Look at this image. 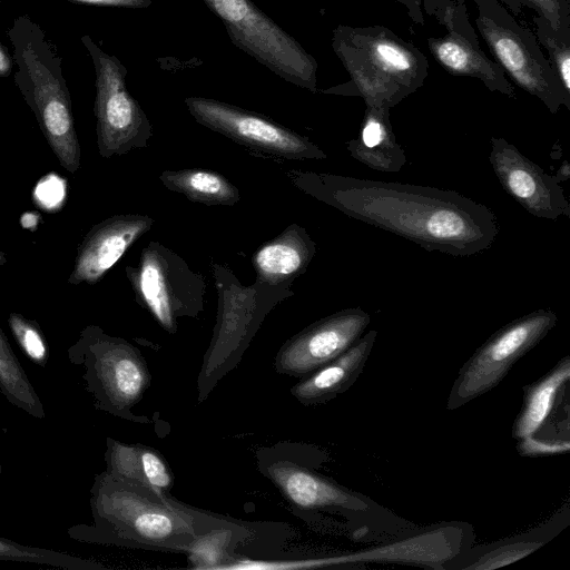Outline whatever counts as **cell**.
Returning a JSON list of instances; mask_svg holds the SVG:
<instances>
[{"label": "cell", "instance_id": "obj_1", "mask_svg": "<svg viewBox=\"0 0 570 570\" xmlns=\"http://www.w3.org/2000/svg\"><path fill=\"white\" fill-rule=\"evenodd\" d=\"M286 176L317 200L430 252L472 256L499 236L491 208L455 190L297 169Z\"/></svg>", "mask_w": 570, "mask_h": 570}, {"label": "cell", "instance_id": "obj_2", "mask_svg": "<svg viewBox=\"0 0 570 570\" xmlns=\"http://www.w3.org/2000/svg\"><path fill=\"white\" fill-rule=\"evenodd\" d=\"M92 527H75V539L151 551L187 553L197 538L185 503L166 499L108 472L90 491Z\"/></svg>", "mask_w": 570, "mask_h": 570}, {"label": "cell", "instance_id": "obj_3", "mask_svg": "<svg viewBox=\"0 0 570 570\" xmlns=\"http://www.w3.org/2000/svg\"><path fill=\"white\" fill-rule=\"evenodd\" d=\"M332 47L366 107L391 109L428 77L425 56L382 26H338Z\"/></svg>", "mask_w": 570, "mask_h": 570}, {"label": "cell", "instance_id": "obj_4", "mask_svg": "<svg viewBox=\"0 0 570 570\" xmlns=\"http://www.w3.org/2000/svg\"><path fill=\"white\" fill-rule=\"evenodd\" d=\"M9 38L17 66L16 82L59 164L75 174L80 168L81 151L60 61L28 17L14 21Z\"/></svg>", "mask_w": 570, "mask_h": 570}, {"label": "cell", "instance_id": "obj_5", "mask_svg": "<svg viewBox=\"0 0 570 570\" xmlns=\"http://www.w3.org/2000/svg\"><path fill=\"white\" fill-rule=\"evenodd\" d=\"M218 295L216 323L197 377V402L203 403L219 381L240 362L266 315L294 295L289 286L258 279L244 286L225 265L212 262Z\"/></svg>", "mask_w": 570, "mask_h": 570}, {"label": "cell", "instance_id": "obj_6", "mask_svg": "<svg viewBox=\"0 0 570 570\" xmlns=\"http://www.w3.org/2000/svg\"><path fill=\"white\" fill-rule=\"evenodd\" d=\"M70 362L81 365L87 390L99 410L136 423H149L132 413L150 386V372L140 351L125 338L89 325L69 347Z\"/></svg>", "mask_w": 570, "mask_h": 570}, {"label": "cell", "instance_id": "obj_7", "mask_svg": "<svg viewBox=\"0 0 570 570\" xmlns=\"http://www.w3.org/2000/svg\"><path fill=\"white\" fill-rule=\"evenodd\" d=\"M233 43L284 80L317 91V63L299 42L250 0H203Z\"/></svg>", "mask_w": 570, "mask_h": 570}, {"label": "cell", "instance_id": "obj_8", "mask_svg": "<svg viewBox=\"0 0 570 570\" xmlns=\"http://www.w3.org/2000/svg\"><path fill=\"white\" fill-rule=\"evenodd\" d=\"M126 275L137 303L169 334L177 332L179 318L204 311V276L158 242L141 249L138 265L127 266Z\"/></svg>", "mask_w": 570, "mask_h": 570}, {"label": "cell", "instance_id": "obj_9", "mask_svg": "<svg viewBox=\"0 0 570 570\" xmlns=\"http://www.w3.org/2000/svg\"><path fill=\"white\" fill-rule=\"evenodd\" d=\"M475 23L498 65L518 87L540 99L551 114L561 106L570 110V94L528 29L493 1L480 6Z\"/></svg>", "mask_w": 570, "mask_h": 570}, {"label": "cell", "instance_id": "obj_10", "mask_svg": "<svg viewBox=\"0 0 570 570\" xmlns=\"http://www.w3.org/2000/svg\"><path fill=\"white\" fill-rule=\"evenodd\" d=\"M557 321L554 311L539 308L494 332L460 368L446 409L456 410L495 387L513 364L547 336Z\"/></svg>", "mask_w": 570, "mask_h": 570}, {"label": "cell", "instance_id": "obj_11", "mask_svg": "<svg viewBox=\"0 0 570 570\" xmlns=\"http://www.w3.org/2000/svg\"><path fill=\"white\" fill-rule=\"evenodd\" d=\"M82 42L96 73L95 115L99 155L111 158L147 147L153 128L147 115L127 89L126 68L90 37H82Z\"/></svg>", "mask_w": 570, "mask_h": 570}, {"label": "cell", "instance_id": "obj_12", "mask_svg": "<svg viewBox=\"0 0 570 570\" xmlns=\"http://www.w3.org/2000/svg\"><path fill=\"white\" fill-rule=\"evenodd\" d=\"M311 446L281 443L256 453L257 468L299 510L366 511L373 505L367 498L314 471L309 464Z\"/></svg>", "mask_w": 570, "mask_h": 570}, {"label": "cell", "instance_id": "obj_13", "mask_svg": "<svg viewBox=\"0 0 570 570\" xmlns=\"http://www.w3.org/2000/svg\"><path fill=\"white\" fill-rule=\"evenodd\" d=\"M185 104L198 124L254 153L286 159L327 157L308 138L256 112L204 97H188Z\"/></svg>", "mask_w": 570, "mask_h": 570}, {"label": "cell", "instance_id": "obj_14", "mask_svg": "<svg viewBox=\"0 0 570 570\" xmlns=\"http://www.w3.org/2000/svg\"><path fill=\"white\" fill-rule=\"evenodd\" d=\"M370 322L368 313L350 307L312 323L279 347L274 360L275 371L292 377L311 374L353 345Z\"/></svg>", "mask_w": 570, "mask_h": 570}, {"label": "cell", "instance_id": "obj_15", "mask_svg": "<svg viewBox=\"0 0 570 570\" xmlns=\"http://www.w3.org/2000/svg\"><path fill=\"white\" fill-rule=\"evenodd\" d=\"M490 146L489 160L500 185L523 209L550 220L570 217V204L554 176L504 138L491 137Z\"/></svg>", "mask_w": 570, "mask_h": 570}, {"label": "cell", "instance_id": "obj_16", "mask_svg": "<svg viewBox=\"0 0 570 570\" xmlns=\"http://www.w3.org/2000/svg\"><path fill=\"white\" fill-rule=\"evenodd\" d=\"M140 214L115 215L94 225L80 243L68 283L95 284L154 225Z\"/></svg>", "mask_w": 570, "mask_h": 570}, {"label": "cell", "instance_id": "obj_17", "mask_svg": "<svg viewBox=\"0 0 570 570\" xmlns=\"http://www.w3.org/2000/svg\"><path fill=\"white\" fill-rule=\"evenodd\" d=\"M377 331L364 333L345 352L315 370L291 387V394L304 405L324 404L346 392L358 379L370 357Z\"/></svg>", "mask_w": 570, "mask_h": 570}, {"label": "cell", "instance_id": "obj_18", "mask_svg": "<svg viewBox=\"0 0 570 570\" xmlns=\"http://www.w3.org/2000/svg\"><path fill=\"white\" fill-rule=\"evenodd\" d=\"M316 244L306 229L291 224L278 236L264 243L253 255L256 279L274 286H289L308 267Z\"/></svg>", "mask_w": 570, "mask_h": 570}, {"label": "cell", "instance_id": "obj_19", "mask_svg": "<svg viewBox=\"0 0 570 570\" xmlns=\"http://www.w3.org/2000/svg\"><path fill=\"white\" fill-rule=\"evenodd\" d=\"M105 461L109 474L149 489L163 499L170 495L173 471L158 450L107 438Z\"/></svg>", "mask_w": 570, "mask_h": 570}, {"label": "cell", "instance_id": "obj_20", "mask_svg": "<svg viewBox=\"0 0 570 570\" xmlns=\"http://www.w3.org/2000/svg\"><path fill=\"white\" fill-rule=\"evenodd\" d=\"M428 45L433 58L449 73L478 78L492 91L517 97L503 69L463 36L450 32L440 38H430Z\"/></svg>", "mask_w": 570, "mask_h": 570}, {"label": "cell", "instance_id": "obj_21", "mask_svg": "<svg viewBox=\"0 0 570 570\" xmlns=\"http://www.w3.org/2000/svg\"><path fill=\"white\" fill-rule=\"evenodd\" d=\"M351 156L374 170L397 173L406 163L390 120V109L366 107L360 134L346 142Z\"/></svg>", "mask_w": 570, "mask_h": 570}, {"label": "cell", "instance_id": "obj_22", "mask_svg": "<svg viewBox=\"0 0 570 570\" xmlns=\"http://www.w3.org/2000/svg\"><path fill=\"white\" fill-rule=\"evenodd\" d=\"M569 379L570 357L567 355L538 381L523 386L522 406L512 426L514 439L528 438L547 423L561 401V392L566 391Z\"/></svg>", "mask_w": 570, "mask_h": 570}, {"label": "cell", "instance_id": "obj_23", "mask_svg": "<svg viewBox=\"0 0 570 570\" xmlns=\"http://www.w3.org/2000/svg\"><path fill=\"white\" fill-rule=\"evenodd\" d=\"M562 518V515H558L553 521L551 520L530 532L487 547L475 548L471 552H463L451 560L456 563H450L446 568L483 570L510 564L537 550L558 533L561 530L560 520Z\"/></svg>", "mask_w": 570, "mask_h": 570}, {"label": "cell", "instance_id": "obj_24", "mask_svg": "<svg viewBox=\"0 0 570 570\" xmlns=\"http://www.w3.org/2000/svg\"><path fill=\"white\" fill-rule=\"evenodd\" d=\"M163 185L185 195L189 200L208 206H233L239 200V190L219 173L191 168L165 170L159 175Z\"/></svg>", "mask_w": 570, "mask_h": 570}, {"label": "cell", "instance_id": "obj_25", "mask_svg": "<svg viewBox=\"0 0 570 570\" xmlns=\"http://www.w3.org/2000/svg\"><path fill=\"white\" fill-rule=\"evenodd\" d=\"M0 390L13 405L35 417H45L42 403L4 334L0 335Z\"/></svg>", "mask_w": 570, "mask_h": 570}, {"label": "cell", "instance_id": "obj_26", "mask_svg": "<svg viewBox=\"0 0 570 570\" xmlns=\"http://www.w3.org/2000/svg\"><path fill=\"white\" fill-rule=\"evenodd\" d=\"M0 560H13L49 564L73 570L101 569L104 566L91 560L80 559L66 553L31 548L0 537Z\"/></svg>", "mask_w": 570, "mask_h": 570}, {"label": "cell", "instance_id": "obj_27", "mask_svg": "<svg viewBox=\"0 0 570 570\" xmlns=\"http://www.w3.org/2000/svg\"><path fill=\"white\" fill-rule=\"evenodd\" d=\"M537 37L549 53V62L570 94V31L557 32L541 17L534 19Z\"/></svg>", "mask_w": 570, "mask_h": 570}, {"label": "cell", "instance_id": "obj_28", "mask_svg": "<svg viewBox=\"0 0 570 570\" xmlns=\"http://www.w3.org/2000/svg\"><path fill=\"white\" fill-rule=\"evenodd\" d=\"M8 322L24 354L33 363L45 366L48 361V346L38 324L18 313H11Z\"/></svg>", "mask_w": 570, "mask_h": 570}, {"label": "cell", "instance_id": "obj_29", "mask_svg": "<svg viewBox=\"0 0 570 570\" xmlns=\"http://www.w3.org/2000/svg\"><path fill=\"white\" fill-rule=\"evenodd\" d=\"M557 32L570 31L569 0H524Z\"/></svg>", "mask_w": 570, "mask_h": 570}, {"label": "cell", "instance_id": "obj_30", "mask_svg": "<svg viewBox=\"0 0 570 570\" xmlns=\"http://www.w3.org/2000/svg\"><path fill=\"white\" fill-rule=\"evenodd\" d=\"M518 452L523 456H540L569 452L570 442H554L530 435L518 440Z\"/></svg>", "mask_w": 570, "mask_h": 570}, {"label": "cell", "instance_id": "obj_31", "mask_svg": "<svg viewBox=\"0 0 570 570\" xmlns=\"http://www.w3.org/2000/svg\"><path fill=\"white\" fill-rule=\"evenodd\" d=\"M80 3L141 9L151 4V0H72Z\"/></svg>", "mask_w": 570, "mask_h": 570}, {"label": "cell", "instance_id": "obj_32", "mask_svg": "<svg viewBox=\"0 0 570 570\" xmlns=\"http://www.w3.org/2000/svg\"><path fill=\"white\" fill-rule=\"evenodd\" d=\"M401 2H403L407 9H409V12H411V16L413 17V19L417 22H423V19H422V13H421V10H420V3L417 0H399Z\"/></svg>", "mask_w": 570, "mask_h": 570}, {"label": "cell", "instance_id": "obj_33", "mask_svg": "<svg viewBox=\"0 0 570 570\" xmlns=\"http://www.w3.org/2000/svg\"><path fill=\"white\" fill-rule=\"evenodd\" d=\"M554 177L559 183L567 181L570 178V166L567 160H563Z\"/></svg>", "mask_w": 570, "mask_h": 570}, {"label": "cell", "instance_id": "obj_34", "mask_svg": "<svg viewBox=\"0 0 570 570\" xmlns=\"http://www.w3.org/2000/svg\"><path fill=\"white\" fill-rule=\"evenodd\" d=\"M11 70L10 58L6 55L4 50L0 46V75H7Z\"/></svg>", "mask_w": 570, "mask_h": 570}, {"label": "cell", "instance_id": "obj_35", "mask_svg": "<svg viewBox=\"0 0 570 570\" xmlns=\"http://www.w3.org/2000/svg\"><path fill=\"white\" fill-rule=\"evenodd\" d=\"M2 334H4V333H3V331H2V330H1V327H0V335H2Z\"/></svg>", "mask_w": 570, "mask_h": 570}, {"label": "cell", "instance_id": "obj_36", "mask_svg": "<svg viewBox=\"0 0 570 570\" xmlns=\"http://www.w3.org/2000/svg\"><path fill=\"white\" fill-rule=\"evenodd\" d=\"M570 1V0H569Z\"/></svg>", "mask_w": 570, "mask_h": 570}]
</instances>
